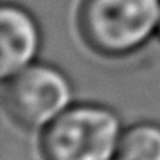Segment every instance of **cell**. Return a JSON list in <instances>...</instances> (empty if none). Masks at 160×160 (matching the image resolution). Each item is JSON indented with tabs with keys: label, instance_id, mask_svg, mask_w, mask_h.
I'll list each match as a JSON object with an SVG mask.
<instances>
[{
	"label": "cell",
	"instance_id": "1",
	"mask_svg": "<svg viewBox=\"0 0 160 160\" xmlns=\"http://www.w3.org/2000/svg\"><path fill=\"white\" fill-rule=\"evenodd\" d=\"M160 0H81L78 31L90 51L128 58L158 34Z\"/></svg>",
	"mask_w": 160,
	"mask_h": 160
},
{
	"label": "cell",
	"instance_id": "2",
	"mask_svg": "<svg viewBox=\"0 0 160 160\" xmlns=\"http://www.w3.org/2000/svg\"><path fill=\"white\" fill-rule=\"evenodd\" d=\"M122 121L99 102H74L40 131L42 160H115Z\"/></svg>",
	"mask_w": 160,
	"mask_h": 160
},
{
	"label": "cell",
	"instance_id": "3",
	"mask_svg": "<svg viewBox=\"0 0 160 160\" xmlns=\"http://www.w3.org/2000/svg\"><path fill=\"white\" fill-rule=\"evenodd\" d=\"M2 102L18 128L43 131L74 104V87L59 67L36 61L4 81Z\"/></svg>",
	"mask_w": 160,
	"mask_h": 160
},
{
	"label": "cell",
	"instance_id": "4",
	"mask_svg": "<svg viewBox=\"0 0 160 160\" xmlns=\"http://www.w3.org/2000/svg\"><path fill=\"white\" fill-rule=\"evenodd\" d=\"M43 32L36 16L18 2L0 6V78L2 81L38 61Z\"/></svg>",
	"mask_w": 160,
	"mask_h": 160
},
{
	"label": "cell",
	"instance_id": "5",
	"mask_svg": "<svg viewBox=\"0 0 160 160\" xmlns=\"http://www.w3.org/2000/svg\"><path fill=\"white\" fill-rule=\"evenodd\" d=\"M115 160H160V124L140 121L124 128Z\"/></svg>",
	"mask_w": 160,
	"mask_h": 160
},
{
	"label": "cell",
	"instance_id": "6",
	"mask_svg": "<svg viewBox=\"0 0 160 160\" xmlns=\"http://www.w3.org/2000/svg\"><path fill=\"white\" fill-rule=\"evenodd\" d=\"M157 36H158V40H160V23H158V34H157Z\"/></svg>",
	"mask_w": 160,
	"mask_h": 160
}]
</instances>
